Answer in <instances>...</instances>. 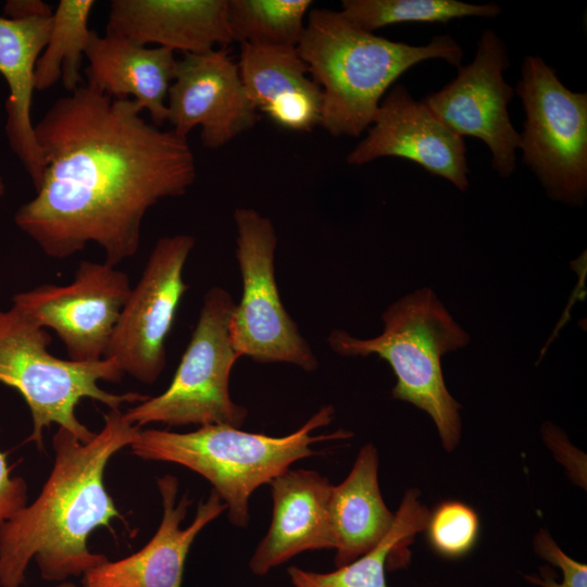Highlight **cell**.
I'll return each mask as SVG.
<instances>
[{"instance_id":"cell-1","label":"cell","mask_w":587,"mask_h":587,"mask_svg":"<svg viewBox=\"0 0 587 587\" xmlns=\"http://www.w3.org/2000/svg\"><path fill=\"white\" fill-rule=\"evenodd\" d=\"M141 112L132 98L83 84L34 125L45 170L14 221L49 258L68 259L96 243L105 263L118 265L137 253L147 212L195 183L187 138Z\"/></svg>"},{"instance_id":"cell-2","label":"cell","mask_w":587,"mask_h":587,"mask_svg":"<svg viewBox=\"0 0 587 587\" xmlns=\"http://www.w3.org/2000/svg\"><path fill=\"white\" fill-rule=\"evenodd\" d=\"M102 428L87 442L59 427L52 438L54 461L38 497L0 532V586L21 587L32 559L48 582H64L104 563L90 552L89 535L120 517L104 486L110 459L138 437L141 427L109 409Z\"/></svg>"},{"instance_id":"cell-3","label":"cell","mask_w":587,"mask_h":587,"mask_svg":"<svg viewBox=\"0 0 587 587\" xmlns=\"http://www.w3.org/2000/svg\"><path fill=\"white\" fill-rule=\"evenodd\" d=\"M297 50L322 90L320 126L335 137L365 132L387 90L415 64L441 59L458 68L463 58L449 35L412 46L366 32L329 9L309 12Z\"/></svg>"},{"instance_id":"cell-4","label":"cell","mask_w":587,"mask_h":587,"mask_svg":"<svg viewBox=\"0 0 587 587\" xmlns=\"http://www.w3.org/2000/svg\"><path fill=\"white\" fill-rule=\"evenodd\" d=\"M334 414V408L325 405L296 432L282 437L225 424L203 425L188 433L147 428L140 429L129 447L140 459L176 463L204 477L226 504L230 523L243 528L250 520L249 498L258 487L270 484L292 463L316 454L312 445L351 436L342 429L313 435L329 425Z\"/></svg>"},{"instance_id":"cell-5","label":"cell","mask_w":587,"mask_h":587,"mask_svg":"<svg viewBox=\"0 0 587 587\" xmlns=\"http://www.w3.org/2000/svg\"><path fill=\"white\" fill-rule=\"evenodd\" d=\"M384 330L360 339L342 329L328 336L329 347L346 357L377 354L391 366L397 383L395 399L425 411L434 421L442 446L452 451L461 437L460 404L445 384L441 358L470 341L429 288L408 294L382 314Z\"/></svg>"},{"instance_id":"cell-6","label":"cell","mask_w":587,"mask_h":587,"mask_svg":"<svg viewBox=\"0 0 587 587\" xmlns=\"http://www.w3.org/2000/svg\"><path fill=\"white\" fill-rule=\"evenodd\" d=\"M51 341L47 330L15 305L0 310V383L16 389L26 401L33 420V432L26 442H35L39 450L43 449V429L52 424L82 442L95 436L76 416V407L84 398L121 409L123 404H137L149 397L102 389L98 385L100 380L118 383L124 376L115 360H63L48 350Z\"/></svg>"},{"instance_id":"cell-7","label":"cell","mask_w":587,"mask_h":587,"mask_svg":"<svg viewBox=\"0 0 587 587\" xmlns=\"http://www.w3.org/2000/svg\"><path fill=\"white\" fill-rule=\"evenodd\" d=\"M235 304L221 287L204 294L197 324L171 384L159 396L148 397L124 412L126 421L139 427L149 423L243 425L248 411L229 394L230 372L239 359L229 330Z\"/></svg>"},{"instance_id":"cell-8","label":"cell","mask_w":587,"mask_h":587,"mask_svg":"<svg viewBox=\"0 0 587 587\" xmlns=\"http://www.w3.org/2000/svg\"><path fill=\"white\" fill-rule=\"evenodd\" d=\"M524 111L519 149L547 195L571 205L587 196V93L567 89L541 57L527 55L514 90Z\"/></svg>"},{"instance_id":"cell-9","label":"cell","mask_w":587,"mask_h":587,"mask_svg":"<svg viewBox=\"0 0 587 587\" xmlns=\"http://www.w3.org/2000/svg\"><path fill=\"white\" fill-rule=\"evenodd\" d=\"M236 258L242 294L230 319L237 354L258 363H288L313 372L319 361L284 307L276 278L277 235L272 221L254 209L234 212Z\"/></svg>"},{"instance_id":"cell-10","label":"cell","mask_w":587,"mask_h":587,"mask_svg":"<svg viewBox=\"0 0 587 587\" xmlns=\"http://www.w3.org/2000/svg\"><path fill=\"white\" fill-rule=\"evenodd\" d=\"M196 243L177 234L161 237L121 311L104 358L143 384H153L166 365V338L188 289L183 272Z\"/></svg>"},{"instance_id":"cell-11","label":"cell","mask_w":587,"mask_h":587,"mask_svg":"<svg viewBox=\"0 0 587 587\" xmlns=\"http://www.w3.org/2000/svg\"><path fill=\"white\" fill-rule=\"evenodd\" d=\"M130 290L125 272L83 260L71 283L43 284L16 294L13 305L39 326L54 330L68 360L93 362L105 357Z\"/></svg>"},{"instance_id":"cell-12","label":"cell","mask_w":587,"mask_h":587,"mask_svg":"<svg viewBox=\"0 0 587 587\" xmlns=\"http://www.w3.org/2000/svg\"><path fill=\"white\" fill-rule=\"evenodd\" d=\"M509 65L504 41L492 29H485L474 60L458 67L455 78L422 100L459 136L483 140L491 152L492 168L502 178L515 171L520 143V133L508 113L515 91L502 75Z\"/></svg>"},{"instance_id":"cell-13","label":"cell","mask_w":587,"mask_h":587,"mask_svg":"<svg viewBox=\"0 0 587 587\" xmlns=\"http://www.w3.org/2000/svg\"><path fill=\"white\" fill-rule=\"evenodd\" d=\"M167 121L180 137L200 127L204 147L217 149L260 120L226 48L183 54L167 95Z\"/></svg>"},{"instance_id":"cell-14","label":"cell","mask_w":587,"mask_h":587,"mask_svg":"<svg viewBox=\"0 0 587 587\" xmlns=\"http://www.w3.org/2000/svg\"><path fill=\"white\" fill-rule=\"evenodd\" d=\"M367 135L347 155V163L363 165L378 158H403L426 172L469 188L463 137L445 125L421 100L397 84L382 99Z\"/></svg>"},{"instance_id":"cell-15","label":"cell","mask_w":587,"mask_h":587,"mask_svg":"<svg viewBox=\"0 0 587 587\" xmlns=\"http://www.w3.org/2000/svg\"><path fill=\"white\" fill-rule=\"evenodd\" d=\"M163 515L152 536L139 551L117 561L89 570L82 577L83 587H182L184 566L197 535L227 508L212 490L198 504L191 524L180 527L191 500L185 494L178 501V480L173 475L158 478Z\"/></svg>"},{"instance_id":"cell-16","label":"cell","mask_w":587,"mask_h":587,"mask_svg":"<svg viewBox=\"0 0 587 587\" xmlns=\"http://www.w3.org/2000/svg\"><path fill=\"white\" fill-rule=\"evenodd\" d=\"M105 33L183 54L226 48L233 42L227 0H112Z\"/></svg>"},{"instance_id":"cell-17","label":"cell","mask_w":587,"mask_h":587,"mask_svg":"<svg viewBox=\"0 0 587 587\" xmlns=\"http://www.w3.org/2000/svg\"><path fill=\"white\" fill-rule=\"evenodd\" d=\"M270 485L272 522L249 562L259 576L303 551L334 549L328 478L312 470H287Z\"/></svg>"},{"instance_id":"cell-18","label":"cell","mask_w":587,"mask_h":587,"mask_svg":"<svg viewBox=\"0 0 587 587\" xmlns=\"http://www.w3.org/2000/svg\"><path fill=\"white\" fill-rule=\"evenodd\" d=\"M85 57L87 86L111 98L134 99L158 127L167 121V95L177 63L173 50L92 30Z\"/></svg>"},{"instance_id":"cell-19","label":"cell","mask_w":587,"mask_h":587,"mask_svg":"<svg viewBox=\"0 0 587 587\" xmlns=\"http://www.w3.org/2000/svg\"><path fill=\"white\" fill-rule=\"evenodd\" d=\"M240 46L238 70L255 110L283 129L311 132L320 126L322 90L309 77L297 48Z\"/></svg>"},{"instance_id":"cell-20","label":"cell","mask_w":587,"mask_h":587,"mask_svg":"<svg viewBox=\"0 0 587 587\" xmlns=\"http://www.w3.org/2000/svg\"><path fill=\"white\" fill-rule=\"evenodd\" d=\"M51 17L0 16V74L9 87L5 134L9 145L38 188L45 161L32 123L34 73L49 36Z\"/></svg>"},{"instance_id":"cell-21","label":"cell","mask_w":587,"mask_h":587,"mask_svg":"<svg viewBox=\"0 0 587 587\" xmlns=\"http://www.w3.org/2000/svg\"><path fill=\"white\" fill-rule=\"evenodd\" d=\"M329 522L335 564L346 565L374 548L395 521L378 485V454L372 444L359 451L348 476L332 486Z\"/></svg>"},{"instance_id":"cell-22","label":"cell","mask_w":587,"mask_h":587,"mask_svg":"<svg viewBox=\"0 0 587 587\" xmlns=\"http://www.w3.org/2000/svg\"><path fill=\"white\" fill-rule=\"evenodd\" d=\"M428 509L420 501V492L409 489L395 514L386 536L370 551L329 573L288 569L294 587H388L386 567L392 554L408 547L414 536L425 529Z\"/></svg>"},{"instance_id":"cell-23","label":"cell","mask_w":587,"mask_h":587,"mask_svg":"<svg viewBox=\"0 0 587 587\" xmlns=\"http://www.w3.org/2000/svg\"><path fill=\"white\" fill-rule=\"evenodd\" d=\"M93 0H61L52 13L47 43L34 73L35 90L43 91L59 79L68 93L83 85V57L92 30L88 21Z\"/></svg>"},{"instance_id":"cell-24","label":"cell","mask_w":587,"mask_h":587,"mask_svg":"<svg viewBox=\"0 0 587 587\" xmlns=\"http://www.w3.org/2000/svg\"><path fill=\"white\" fill-rule=\"evenodd\" d=\"M312 3L311 0H227L233 42L297 48Z\"/></svg>"},{"instance_id":"cell-25","label":"cell","mask_w":587,"mask_h":587,"mask_svg":"<svg viewBox=\"0 0 587 587\" xmlns=\"http://www.w3.org/2000/svg\"><path fill=\"white\" fill-rule=\"evenodd\" d=\"M342 14L360 28L376 29L401 23H447L453 18L495 17L497 3L473 4L458 0H344Z\"/></svg>"},{"instance_id":"cell-26","label":"cell","mask_w":587,"mask_h":587,"mask_svg":"<svg viewBox=\"0 0 587 587\" xmlns=\"http://www.w3.org/2000/svg\"><path fill=\"white\" fill-rule=\"evenodd\" d=\"M425 529L433 549L445 558L469 553L477 541L479 517L461 501H444L429 513Z\"/></svg>"},{"instance_id":"cell-27","label":"cell","mask_w":587,"mask_h":587,"mask_svg":"<svg viewBox=\"0 0 587 587\" xmlns=\"http://www.w3.org/2000/svg\"><path fill=\"white\" fill-rule=\"evenodd\" d=\"M534 548L540 558L561 570L562 580L557 583L551 569L540 567L538 574L525 576L530 584L540 587H587V565L563 552L544 529L536 536Z\"/></svg>"},{"instance_id":"cell-28","label":"cell","mask_w":587,"mask_h":587,"mask_svg":"<svg viewBox=\"0 0 587 587\" xmlns=\"http://www.w3.org/2000/svg\"><path fill=\"white\" fill-rule=\"evenodd\" d=\"M5 454L0 451V532L27 505V484L23 477L10 476Z\"/></svg>"},{"instance_id":"cell-29","label":"cell","mask_w":587,"mask_h":587,"mask_svg":"<svg viewBox=\"0 0 587 587\" xmlns=\"http://www.w3.org/2000/svg\"><path fill=\"white\" fill-rule=\"evenodd\" d=\"M4 14L11 18L52 16V8L41 0H11L4 5Z\"/></svg>"},{"instance_id":"cell-30","label":"cell","mask_w":587,"mask_h":587,"mask_svg":"<svg viewBox=\"0 0 587 587\" xmlns=\"http://www.w3.org/2000/svg\"><path fill=\"white\" fill-rule=\"evenodd\" d=\"M55 587H77V586L72 582L64 580V582L59 583Z\"/></svg>"},{"instance_id":"cell-31","label":"cell","mask_w":587,"mask_h":587,"mask_svg":"<svg viewBox=\"0 0 587 587\" xmlns=\"http://www.w3.org/2000/svg\"><path fill=\"white\" fill-rule=\"evenodd\" d=\"M4 192H5V184L2 176L0 175V198L4 195Z\"/></svg>"}]
</instances>
